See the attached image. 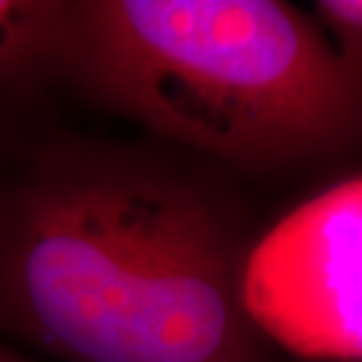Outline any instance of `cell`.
<instances>
[{
  "label": "cell",
  "instance_id": "obj_5",
  "mask_svg": "<svg viewBox=\"0 0 362 362\" xmlns=\"http://www.w3.org/2000/svg\"><path fill=\"white\" fill-rule=\"evenodd\" d=\"M310 14L337 52L362 69V0H317Z\"/></svg>",
  "mask_w": 362,
  "mask_h": 362
},
{
  "label": "cell",
  "instance_id": "obj_1",
  "mask_svg": "<svg viewBox=\"0 0 362 362\" xmlns=\"http://www.w3.org/2000/svg\"><path fill=\"white\" fill-rule=\"evenodd\" d=\"M252 243L207 165L54 148L0 186V334L57 362H273L243 301Z\"/></svg>",
  "mask_w": 362,
  "mask_h": 362
},
{
  "label": "cell",
  "instance_id": "obj_3",
  "mask_svg": "<svg viewBox=\"0 0 362 362\" xmlns=\"http://www.w3.org/2000/svg\"><path fill=\"white\" fill-rule=\"evenodd\" d=\"M243 301L271 346L362 362V175L329 184L255 238Z\"/></svg>",
  "mask_w": 362,
  "mask_h": 362
},
{
  "label": "cell",
  "instance_id": "obj_4",
  "mask_svg": "<svg viewBox=\"0 0 362 362\" xmlns=\"http://www.w3.org/2000/svg\"><path fill=\"white\" fill-rule=\"evenodd\" d=\"M71 3L0 0V85H17L66 59Z\"/></svg>",
  "mask_w": 362,
  "mask_h": 362
},
{
  "label": "cell",
  "instance_id": "obj_2",
  "mask_svg": "<svg viewBox=\"0 0 362 362\" xmlns=\"http://www.w3.org/2000/svg\"><path fill=\"white\" fill-rule=\"evenodd\" d=\"M64 64L207 160L292 172L362 153V69L280 0L71 3Z\"/></svg>",
  "mask_w": 362,
  "mask_h": 362
},
{
  "label": "cell",
  "instance_id": "obj_6",
  "mask_svg": "<svg viewBox=\"0 0 362 362\" xmlns=\"http://www.w3.org/2000/svg\"><path fill=\"white\" fill-rule=\"evenodd\" d=\"M0 362H35V360L24 356V353H17V351L12 349V346H7V344L0 341Z\"/></svg>",
  "mask_w": 362,
  "mask_h": 362
}]
</instances>
